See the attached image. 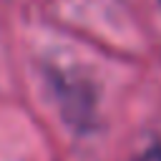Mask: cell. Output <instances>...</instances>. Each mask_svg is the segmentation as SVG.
I'll return each instance as SVG.
<instances>
[{"label":"cell","mask_w":161,"mask_h":161,"mask_svg":"<svg viewBox=\"0 0 161 161\" xmlns=\"http://www.w3.org/2000/svg\"><path fill=\"white\" fill-rule=\"evenodd\" d=\"M133 161H161V148H151V151L141 153V156L133 158Z\"/></svg>","instance_id":"6da1fadb"}]
</instances>
